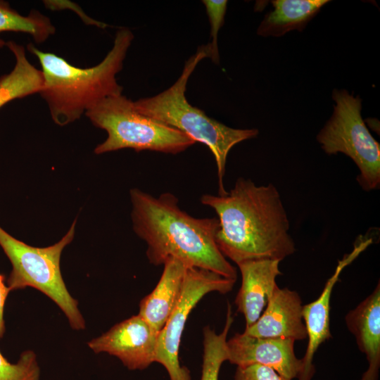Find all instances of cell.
<instances>
[{
  "label": "cell",
  "mask_w": 380,
  "mask_h": 380,
  "mask_svg": "<svg viewBox=\"0 0 380 380\" xmlns=\"http://www.w3.org/2000/svg\"><path fill=\"white\" fill-rule=\"evenodd\" d=\"M200 201L217 215L216 244L236 265L253 260L281 261L296 251L286 212L272 184L257 186L239 177L226 195L206 194Z\"/></svg>",
  "instance_id": "obj_1"
},
{
  "label": "cell",
  "mask_w": 380,
  "mask_h": 380,
  "mask_svg": "<svg viewBox=\"0 0 380 380\" xmlns=\"http://www.w3.org/2000/svg\"><path fill=\"white\" fill-rule=\"evenodd\" d=\"M134 233L147 245L146 256L153 265L175 258L187 267L209 270L236 280V268L215 242L217 217L196 218L182 210L177 198L166 192L155 197L134 188L129 191Z\"/></svg>",
  "instance_id": "obj_2"
},
{
  "label": "cell",
  "mask_w": 380,
  "mask_h": 380,
  "mask_svg": "<svg viewBox=\"0 0 380 380\" xmlns=\"http://www.w3.org/2000/svg\"><path fill=\"white\" fill-rule=\"evenodd\" d=\"M133 39L130 30H118L106 56L87 68L75 67L55 53L40 51L32 43L27 44V50L41 64L44 84L39 94L56 124H70L102 99L122 94L123 88L118 83L116 75L122 69Z\"/></svg>",
  "instance_id": "obj_3"
},
{
  "label": "cell",
  "mask_w": 380,
  "mask_h": 380,
  "mask_svg": "<svg viewBox=\"0 0 380 380\" xmlns=\"http://www.w3.org/2000/svg\"><path fill=\"white\" fill-rule=\"evenodd\" d=\"M206 57H210L208 44L198 48L186 61L181 75L173 85L154 96L134 101V106L140 113L175 128L196 142L207 146L217 165L218 195L224 196L227 194L223 179L229 151L239 142L255 137L258 130L228 127L209 118L204 111L187 101L185 96L187 82L198 63Z\"/></svg>",
  "instance_id": "obj_4"
},
{
  "label": "cell",
  "mask_w": 380,
  "mask_h": 380,
  "mask_svg": "<svg viewBox=\"0 0 380 380\" xmlns=\"http://www.w3.org/2000/svg\"><path fill=\"white\" fill-rule=\"evenodd\" d=\"M75 219L68 232L56 243L34 247L18 240L0 226V246L11 262L12 270L6 281L10 291L32 287L52 300L63 311L75 330L85 328L78 302L68 291L61 270L64 248L75 236Z\"/></svg>",
  "instance_id": "obj_5"
},
{
  "label": "cell",
  "mask_w": 380,
  "mask_h": 380,
  "mask_svg": "<svg viewBox=\"0 0 380 380\" xmlns=\"http://www.w3.org/2000/svg\"><path fill=\"white\" fill-rule=\"evenodd\" d=\"M85 115L108 134L94 148L98 155L124 148L177 154L196 143L182 132L138 112L134 101L122 94L102 99Z\"/></svg>",
  "instance_id": "obj_6"
},
{
  "label": "cell",
  "mask_w": 380,
  "mask_h": 380,
  "mask_svg": "<svg viewBox=\"0 0 380 380\" xmlns=\"http://www.w3.org/2000/svg\"><path fill=\"white\" fill-rule=\"evenodd\" d=\"M335 101L329 120L317 135L328 155L342 153L359 169L357 181L369 191L380 185V145L369 132L361 115L362 100L346 89H334Z\"/></svg>",
  "instance_id": "obj_7"
},
{
  "label": "cell",
  "mask_w": 380,
  "mask_h": 380,
  "mask_svg": "<svg viewBox=\"0 0 380 380\" xmlns=\"http://www.w3.org/2000/svg\"><path fill=\"white\" fill-rule=\"evenodd\" d=\"M236 280L209 270L188 267L179 299L160 331L155 362L167 370L170 380H191L189 370L180 365L179 346L187 318L204 296L211 292H230Z\"/></svg>",
  "instance_id": "obj_8"
},
{
  "label": "cell",
  "mask_w": 380,
  "mask_h": 380,
  "mask_svg": "<svg viewBox=\"0 0 380 380\" xmlns=\"http://www.w3.org/2000/svg\"><path fill=\"white\" fill-rule=\"evenodd\" d=\"M159 332L137 315L115 324L87 346L95 353L118 357L130 370H142L155 362Z\"/></svg>",
  "instance_id": "obj_9"
},
{
  "label": "cell",
  "mask_w": 380,
  "mask_h": 380,
  "mask_svg": "<svg viewBox=\"0 0 380 380\" xmlns=\"http://www.w3.org/2000/svg\"><path fill=\"white\" fill-rule=\"evenodd\" d=\"M294 344L292 339L236 333L227 341V361L236 366L262 365L272 368L288 380L298 379L302 361L295 354Z\"/></svg>",
  "instance_id": "obj_10"
},
{
  "label": "cell",
  "mask_w": 380,
  "mask_h": 380,
  "mask_svg": "<svg viewBox=\"0 0 380 380\" xmlns=\"http://www.w3.org/2000/svg\"><path fill=\"white\" fill-rule=\"evenodd\" d=\"M372 243V239H360L353 250L338 261L334 274L326 282L324 287L314 301L303 305V318L308 339L302 361V369L298 380H311L315 369L313 359L319 347L332 337L330 331V301L333 289L338 281L343 270L350 265Z\"/></svg>",
  "instance_id": "obj_11"
},
{
  "label": "cell",
  "mask_w": 380,
  "mask_h": 380,
  "mask_svg": "<svg viewBox=\"0 0 380 380\" xmlns=\"http://www.w3.org/2000/svg\"><path fill=\"white\" fill-rule=\"evenodd\" d=\"M303 304L299 294L278 285L270 296L258 319L246 327L245 334L262 338H288L300 341L307 338L303 318Z\"/></svg>",
  "instance_id": "obj_12"
},
{
  "label": "cell",
  "mask_w": 380,
  "mask_h": 380,
  "mask_svg": "<svg viewBox=\"0 0 380 380\" xmlns=\"http://www.w3.org/2000/svg\"><path fill=\"white\" fill-rule=\"evenodd\" d=\"M277 260H253L237 265L241 285L235 298L238 312L243 315L246 327L254 324L265 308L277 286L276 279L282 274Z\"/></svg>",
  "instance_id": "obj_13"
},
{
  "label": "cell",
  "mask_w": 380,
  "mask_h": 380,
  "mask_svg": "<svg viewBox=\"0 0 380 380\" xmlns=\"http://www.w3.org/2000/svg\"><path fill=\"white\" fill-rule=\"evenodd\" d=\"M358 349L365 355L368 368L360 380H378L380 368V282L374 291L345 317Z\"/></svg>",
  "instance_id": "obj_14"
},
{
  "label": "cell",
  "mask_w": 380,
  "mask_h": 380,
  "mask_svg": "<svg viewBox=\"0 0 380 380\" xmlns=\"http://www.w3.org/2000/svg\"><path fill=\"white\" fill-rule=\"evenodd\" d=\"M163 266L157 285L140 301L138 314L157 331L163 329L179 299L188 267L175 258H169Z\"/></svg>",
  "instance_id": "obj_15"
},
{
  "label": "cell",
  "mask_w": 380,
  "mask_h": 380,
  "mask_svg": "<svg viewBox=\"0 0 380 380\" xmlns=\"http://www.w3.org/2000/svg\"><path fill=\"white\" fill-rule=\"evenodd\" d=\"M328 0H275L274 9L260 23L257 33L262 37H281L286 33L303 31Z\"/></svg>",
  "instance_id": "obj_16"
},
{
  "label": "cell",
  "mask_w": 380,
  "mask_h": 380,
  "mask_svg": "<svg viewBox=\"0 0 380 380\" xmlns=\"http://www.w3.org/2000/svg\"><path fill=\"white\" fill-rule=\"evenodd\" d=\"M6 46L13 53L15 63L13 70L0 77V108L10 101L42 91L43 75L28 61L23 46L13 41Z\"/></svg>",
  "instance_id": "obj_17"
},
{
  "label": "cell",
  "mask_w": 380,
  "mask_h": 380,
  "mask_svg": "<svg viewBox=\"0 0 380 380\" xmlns=\"http://www.w3.org/2000/svg\"><path fill=\"white\" fill-rule=\"evenodd\" d=\"M55 31V27L49 18L39 11L32 10L27 15H23L12 8L8 2L0 0V33H27L37 43L40 44L53 34ZM6 43L0 38V49L6 46Z\"/></svg>",
  "instance_id": "obj_18"
},
{
  "label": "cell",
  "mask_w": 380,
  "mask_h": 380,
  "mask_svg": "<svg viewBox=\"0 0 380 380\" xmlns=\"http://www.w3.org/2000/svg\"><path fill=\"white\" fill-rule=\"evenodd\" d=\"M231 305L228 304L226 322L221 333L209 326L203 328V355L201 380H218L222 363L228 360L227 334L233 323Z\"/></svg>",
  "instance_id": "obj_19"
},
{
  "label": "cell",
  "mask_w": 380,
  "mask_h": 380,
  "mask_svg": "<svg viewBox=\"0 0 380 380\" xmlns=\"http://www.w3.org/2000/svg\"><path fill=\"white\" fill-rule=\"evenodd\" d=\"M40 367L36 353L23 351L15 363H11L0 351V380H39Z\"/></svg>",
  "instance_id": "obj_20"
},
{
  "label": "cell",
  "mask_w": 380,
  "mask_h": 380,
  "mask_svg": "<svg viewBox=\"0 0 380 380\" xmlns=\"http://www.w3.org/2000/svg\"><path fill=\"white\" fill-rule=\"evenodd\" d=\"M206 12L210 23V37L212 41L208 44L210 49V58L215 64H219L220 56L217 46V36L220 27L224 21L227 1L226 0H203Z\"/></svg>",
  "instance_id": "obj_21"
},
{
  "label": "cell",
  "mask_w": 380,
  "mask_h": 380,
  "mask_svg": "<svg viewBox=\"0 0 380 380\" xmlns=\"http://www.w3.org/2000/svg\"><path fill=\"white\" fill-rule=\"evenodd\" d=\"M234 380H288L271 367L258 364L237 366Z\"/></svg>",
  "instance_id": "obj_22"
},
{
  "label": "cell",
  "mask_w": 380,
  "mask_h": 380,
  "mask_svg": "<svg viewBox=\"0 0 380 380\" xmlns=\"http://www.w3.org/2000/svg\"><path fill=\"white\" fill-rule=\"evenodd\" d=\"M11 291L5 282V278L0 273V339L3 338L6 327L4 322V307L6 300Z\"/></svg>",
  "instance_id": "obj_23"
}]
</instances>
